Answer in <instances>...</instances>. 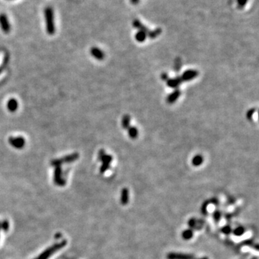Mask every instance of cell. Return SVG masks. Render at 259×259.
<instances>
[{"instance_id": "cell-31", "label": "cell", "mask_w": 259, "mask_h": 259, "mask_svg": "<svg viewBox=\"0 0 259 259\" xmlns=\"http://www.w3.org/2000/svg\"><path fill=\"white\" fill-rule=\"evenodd\" d=\"M160 78H161L162 80L163 81H167L169 79L168 77V74L166 73H163L161 74V76H160Z\"/></svg>"}, {"instance_id": "cell-2", "label": "cell", "mask_w": 259, "mask_h": 259, "mask_svg": "<svg viewBox=\"0 0 259 259\" xmlns=\"http://www.w3.org/2000/svg\"><path fill=\"white\" fill-rule=\"evenodd\" d=\"M66 241H63L60 243H55L54 245L50 246L47 249L45 250L40 255H39L37 258L35 259H48L52 255L54 254V253H56V251L60 250L63 247L66 246Z\"/></svg>"}, {"instance_id": "cell-20", "label": "cell", "mask_w": 259, "mask_h": 259, "mask_svg": "<svg viewBox=\"0 0 259 259\" xmlns=\"http://www.w3.org/2000/svg\"><path fill=\"white\" fill-rule=\"evenodd\" d=\"M128 134L132 139H135L138 134L137 128L135 127H130L128 128Z\"/></svg>"}, {"instance_id": "cell-19", "label": "cell", "mask_w": 259, "mask_h": 259, "mask_svg": "<svg viewBox=\"0 0 259 259\" xmlns=\"http://www.w3.org/2000/svg\"><path fill=\"white\" fill-rule=\"evenodd\" d=\"M203 157L201 155H196L193 158L192 164L194 166H199L203 163Z\"/></svg>"}, {"instance_id": "cell-12", "label": "cell", "mask_w": 259, "mask_h": 259, "mask_svg": "<svg viewBox=\"0 0 259 259\" xmlns=\"http://www.w3.org/2000/svg\"><path fill=\"white\" fill-rule=\"evenodd\" d=\"M181 95V91L179 89H176L174 92H172L171 94H170L167 96L166 98V102L168 104H173L177 101L178 98Z\"/></svg>"}, {"instance_id": "cell-6", "label": "cell", "mask_w": 259, "mask_h": 259, "mask_svg": "<svg viewBox=\"0 0 259 259\" xmlns=\"http://www.w3.org/2000/svg\"><path fill=\"white\" fill-rule=\"evenodd\" d=\"M0 27L4 33H9L11 30V26H10L7 16L4 13L0 14Z\"/></svg>"}, {"instance_id": "cell-7", "label": "cell", "mask_w": 259, "mask_h": 259, "mask_svg": "<svg viewBox=\"0 0 259 259\" xmlns=\"http://www.w3.org/2000/svg\"><path fill=\"white\" fill-rule=\"evenodd\" d=\"M112 160V157L110 155L105 154L103 156V158L101 159V161L102 162L101 167H100V173L104 174L107 169L110 168V163H111Z\"/></svg>"}, {"instance_id": "cell-4", "label": "cell", "mask_w": 259, "mask_h": 259, "mask_svg": "<svg viewBox=\"0 0 259 259\" xmlns=\"http://www.w3.org/2000/svg\"><path fill=\"white\" fill-rule=\"evenodd\" d=\"M53 181L57 186H63L65 184V180L63 177V171L60 166H56L53 175Z\"/></svg>"}, {"instance_id": "cell-30", "label": "cell", "mask_w": 259, "mask_h": 259, "mask_svg": "<svg viewBox=\"0 0 259 259\" xmlns=\"http://www.w3.org/2000/svg\"><path fill=\"white\" fill-rule=\"evenodd\" d=\"M247 1H248V0H238V4H239L241 7L245 6V5L246 4Z\"/></svg>"}, {"instance_id": "cell-9", "label": "cell", "mask_w": 259, "mask_h": 259, "mask_svg": "<svg viewBox=\"0 0 259 259\" xmlns=\"http://www.w3.org/2000/svg\"><path fill=\"white\" fill-rule=\"evenodd\" d=\"M198 74V71L196 70H187L183 73L181 78L182 79V82H188L197 77Z\"/></svg>"}, {"instance_id": "cell-35", "label": "cell", "mask_w": 259, "mask_h": 259, "mask_svg": "<svg viewBox=\"0 0 259 259\" xmlns=\"http://www.w3.org/2000/svg\"><path fill=\"white\" fill-rule=\"evenodd\" d=\"M0 228H1V224H0Z\"/></svg>"}, {"instance_id": "cell-5", "label": "cell", "mask_w": 259, "mask_h": 259, "mask_svg": "<svg viewBox=\"0 0 259 259\" xmlns=\"http://www.w3.org/2000/svg\"><path fill=\"white\" fill-rule=\"evenodd\" d=\"M9 143L10 146L16 149H21L25 146V140L22 136H17V137H10L9 138Z\"/></svg>"}, {"instance_id": "cell-8", "label": "cell", "mask_w": 259, "mask_h": 259, "mask_svg": "<svg viewBox=\"0 0 259 259\" xmlns=\"http://www.w3.org/2000/svg\"><path fill=\"white\" fill-rule=\"evenodd\" d=\"M166 258L167 259H196L192 254L178 253H169Z\"/></svg>"}, {"instance_id": "cell-25", "label": "cell", "mask_w": 259, "mask_h": 259, "mask_svg": "<svg viewBox=\"0 0 259 259\" xmlns=\"http://www.w3.org/2000/svg\"><path fill=\"white\" fill-rule=\"evenodd\" d=\"M1 224V228L3 230L5 231V232H7V231L9 229V222L7 220H4L1 223H0Z\"/></svg>"}, {"instance_id": "cell-34", "label": "cell", "mask_w": 259, "mask_h": 259, "mask_svg": "<svg viewBox=\"0 0 259 259\" xmlns=\"http://www.w3.org/2000/svg\"><path fill=\"white\" fill-rule=\"evenodd\" d=\"M252 259H257V258H252Z\"/></svg>"}, {"instance_id": "cell-32", "label": "cell", "mask_w": 259, "mask_h": 259, "mask_svg": "<svg viewBox=\"0 0 259 259\" xmlns=\"http://www.w3.org/2000/svg\"><path fill=\"white\" fill-rule=\"evenodd\" d=\"M131 1H132V3H133V4H138L139 0H131Z\"/></svg>"}, {"instance_id": "cell-28", "label": "cell", "mask_w": 259, "mask_h": 259, "mask_svg": "<svg viewBox=\"0 0 259 259\" xmlns=\"http://www.w3.org/2000/svg\"><path fill=\"white\" fill-rule=\"evenodd\" d=\"M222 230L225 234H229L230 233H231V227L230 226H225V227L222 228Z\"/></svg>"}, {"instance_id": "cell-1", "label": "cell", "mask_w": 259, "mask_h": 259, "mask_svg": "<svg viewBox=\"0 0 259 259\" xmlns=\"http://www.w3.org/2000/svg\"><path fill=\"white\" fill-rule=\"evenodd\" d=\"M44 16L46 20V31L49 35H53L56 31L54 20V13L53 8L51 7H47L44 10Z\"/></svg>"}, {"instance_id": "cell-3", "label": "cell", "mask_w": 259, "mask_h": 259, "mask_svg": "<svg viewBox=\"0 0 259 259\" xmlns=\"http://www.w3.org/2000/svg\"><path fill=\"white\" fill-rule=\"evenodd\" d=\"M79 154L78 153H71L70 155H67L64 157H62V158H57V159H54L51 160V165L53 166H60L63 164L65 163H73V162L76 161L77 159H79Z\"/></svg>"}, {"instance_id": "cell-33", "label": "cell", "mask_w": 259, "mask_h": 259, "mask_svg": "<svg viewBox=\"0 0 259 259\" xmlns=\"http://www.w3.org/2000/svg\"><path fill=\"white\" fill-rule=\"evenodd\" d=\"M196 259H209L207 257H203V258H196Z\"/></svg>"}, {"instance_id": "cell-16", "label": "cell", "mask_w": 259, "mask_h": 259, "mask_svg": "<svg viewBox=\"0 0 259 259\" xmlns=\"http://www.w3.org/2000/svg\"><path fill=\"white\" fill-rule=\"evenodd\" d=\"M146 37H147V34L146 33V32H144L143 31H141V30L138 31V32L135 35L136 40H137L138 42H140V43L144 42L145 40L146 39Z\"/></svg>"}, {"instance_id": "cell-27", "label": "cell", "mask_w": 259, "mask_h": 259, "mask_svg": "<svg viewBox=\"0 0 259 259\" xmlns=\"http://www.w3.org/2000/svg\"><path fill=\"white\" fill-rule=\"evenodd\" d=\"M105 154H106V153H105L104 150H103V149L100 150V151H99V153H98V159H99V160H101V159L103 158V156Z\"/></svg>"}, {"instance_id": "cell-29", "label": "cell", "mask_w": 259, "mask_h": 259, "mask_svg": "<svg viewBox=\"0 0 259 259\" xmlns=\"http://www.w3.org/2000/svg\"><path fill=\"white\" fill-rule=\"evenodd\" d=\"M209 203H210V202H205L203 205L202 207V211L204 215H206V213H207L206 209H207V205H208Z\"/></svg>"}, {"instance_id": "cell-21", "label": "cell", "mask_w": 259, "mask_h": 259, "mask_svg": "<svg viewBox=\"0 0 259 259\" xmlns=\"http://www.w3.org/2000/svg\"><path fill=\"white\" fill-rule=\"evenodd\" d=\"M193 237V232L191 230H186L182 233V238L184 240H189Z\"/></svg>"}, {"instance_id": "cell-24", "label": "cell", "mask_w": 259, "mask_h": 259, "mask_svg": "<svg viewBox=\"0 0 259 259\" xmlns=\"http://www.w3.org/2000/svg\"><path fill=\"white\" fill-rule=\"evenodd\" d=\"M255 112V109H250V110H248V112H247L246 113V117L247 119H248V120H252V117L253 116V114H254V112Z\"/></svg>"}, {"instance_id": "cell-22", "label": "cell", "mask_w": 259, "mask_h": 259, "mask_svg": "<svg viewBox=\"0 0 259 259\" xmlns=\"http://www.w3.org/2000/svg\"><path fill=\"white\" fill-rule=\"evenodd\" d=\"M181 60L180 58H177V59L175 60V61H174V70H175L176 72H179L181 70Z\"/></svg>"}, {"instance_id": "cell-10", "label": "cell", "mask_w": 259, "mask_h": 259, "mask_svg": "<svg viewBox=\"0 0 259 259\" xmlns=\"http://www.w3.org/2000/svg\"><path fill=\"white\" fill-rule=\"evenodd\" d=\"M90 53L91 55L94 57V58H96V60H102L104 59V52L102 51L101 49H99V48L96 47H93L90 49Z\"/></svg>"}, {"instance_id": "cell-14", "label": "cell", "mask_w": 259, "mask_h": 259, "mask_svg": "<svg viewBox=\"0 0 259 259\" xmlns=\"http://www.w3.org/2000/svg\"><path fill=\"white\" fill-rule=\"evenodd\" d=\"M120 200H121V203H122V205H127V204L128 203L129 191H128V189H126V188H124V189L122 190Z\"/></svg>"}, {"instance_id": "cell-17", "label": "cell", "mask_w": 259, "mask_h": 259, "mask_svg": "<svg viewBox=\"0 0 259 259\" xmlns=\"http://www.w3.org/2000/svg\"><path fill=\"white\" fill-rule=\"evenodd\" d=\"M130 117L128 115H124L122 120V126L124 129L127 130L130 127Z\"/></svg>"}, {"instance_id": "cell-13", "label": "cell", "mask_w": 259, "mask_h": 259, "mask_svg": "<svg viewBox=\"0 0 259 259\" xmlns=\"http://www.w3.org/2000/svg\"><path fill=\"white\" fill-rule=\"evenodd\" d=\"M18 102L15 99H10L7 104V107L10 112H15L18 108Z\"/></svg>"}, {"instance_id": "cell-18", "label": "cell", "mask_w": 259, "mask_h": 259, "mask_svg": "<svg viewBox=\"0 0 259 259\" xmlns=\"http://www.w3.org/2000/svg\"><path fill=\"white\" fill-rule=\"evenodd\" d=\"M162 32V30L160 28H157L155 29V30H150L149 32H148V34H147V35L148 36V37L150 38L153 39L155 38L158 37L159 35Z\"/></svg>"}, {"instance_id": "cell-26", "label": "cell", "mask_w": 259, "mask_h": 259, "mask_svg": "<svg viewBox=\"0 0 259 259\" xmlns=\"http://www.w3.org/2000/svg\"><path fill=\"white\" fill-rule=\"evenodd\" d=\"M214 219H215V220L216 222H218L219 220H220V217H221V213L219 211H216L215 213H214Z\"/></svg>"}, {"instance_id": "cell-23", "label": "cell", "mask_w": 259, "mask_h": 259, "mask_svg": "<svg viewBox=\"0 0 259 259\" xmlns=\"http://www.w3.org/2000/svg\"><path fill=\"white\" fill-rule=\"evenodd\" d=\"M244 232H245V230H244V228H243V227H238V228H236L234 232L233 233H234V234L235 235L241 236L243 234V233H244Z\"/></svg>"}, {"instance_id": "cell-11", "label": "cell", "mask_w": 259, "mask_h": 259, "mask_svg": "<svg viewBox=\"0 0 259 259\" xmlns=\"http://www.w3.org/2000/svg\"><path fill=\"white\" fill-rule=\"evenodd\" d=\"M182 82V79L181 77H177L174 79H168L166 81V84L170 88H177Z\"/></svg>"}, {"instance_id": "cell-15", "label": "cell", "mask_w": 259, "mask_h": 259, "mask_svg": "<svg viewBox=\"0 0 259 259\" xmlns=\"http://www.w3.org/2000/svg\"><path fill=\"white\" fill-rule=\"evenodd\" d=\"M132 25L135 28L138 29L139 30L143 31L144 32H146V34H148V32H149V30H148V27H146V26L143 25L142 23H141V22L140 21V20H135L133 22H132Z\"/></svg>"}]
</instances>
